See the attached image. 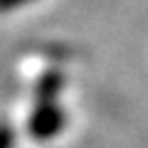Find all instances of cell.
I'll list each match as a JSON object with an SVG mask.
<instances>
[{"label": "cell", "mask_w": 148, "mask_h": 148, "mask_svg": "<svg viewBox=\"0 0 148 148\" xmlns=\"http://www.w3.org/2000/svg\"><path fill=\"white\" fill-rule=\"evenodd\" d=\"M27 3H32V0H0V12H10L20 5H27Z\"/></svg>", "instance_id": "3957f363"}, {"label": "cell", "mask_w": 148, "mask_h": 148, "mask_svg": "<svg viewBox=\"0 0 148 148\" xmlns=\"http://www.w3.org/2000/svg\"><path fill=\"white\" fill-rule=\"evenodd\" d=\"M64 79H62V74H47V77H42L40 79V84H37V101L40 99H57L59 89H62Z\"/></svg>", "instance_id": "7a4b0ae2"}, {"label": "cell", "mask_w": 148, "mask_h": 148, "mask_svg": "<svg viewBox=\"0 0 148 148\" xmlns=\"http://www.w3.org/2000/svg\"><path fill=\"white\" fill-rule=\"evenodd\" d=\"M64 126V111L57 104V99H40L32 111L27 128H30L32 138H40V141H47L54 138Z\"/></svg>", "instance_id": "6da1fadb"}, {"label": "cell", "mask_w": 148, "mask_h": 148, "mask_svg": "<svg viewBox=\"0 0 148 148\" xmlns=\"http://www.w3.org/2000/svg\"><path fill=\"white\" fill-rule=\"evenodd\" d=\"M12 143V133L8 131V126H0V148H10Z\"/></svg>", "instance_id": "277c9868"}]
</instances>
